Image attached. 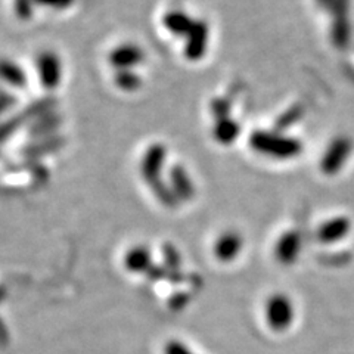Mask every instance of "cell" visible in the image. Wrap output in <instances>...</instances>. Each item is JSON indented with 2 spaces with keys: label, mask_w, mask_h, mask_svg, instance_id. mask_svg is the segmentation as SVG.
Returning a JSON list of instances; mask_svg holds the SVG:
<instances>
[{
  "label": "cell",
  "mask_w": 354,
  "mask_h": 354,
  "mask_svg": "<svg viewBox=\"0 0 354 354\" xmlns=\"http://www.w3.org/2000/svg\"><path fill=\"white\" fill-rule=\"evenodd\" d=\"M170 354H192L191 351H187L182 346H173L170 350Z\"/></svg>",
  "instance_id": "cell-10"
},
{
  "label": "cell",
  "mask_w": 354,
  "mask_h": 354,
  "mask_svg": "<svg viewBox=\"0 0 354 354\" xmlns=\"http://www.w3.org/2000/svg\"><path fill=\"white\" fill-rule=\"evenodd\" d=\"M214 135L216 139L220 140V143H232V140H235L239 135V127L234 121H230L225 117L221 118L220 123L216 126Z\"/></svg>",
  "instance_id": "cell-8"
},
{
  "label": "cell",
  "mask_w": 354,
  "mask_h": 354,
  "mask_svg": "<svg viewBox=\"0 0 354 354\" xmlns=\"http://www.w3.org/2000/svg\"><path fill=\"white\" fill-rule=\"evenodd\" d=\"M243 247V241L236 232H225L214 243V256L221 263L235 261Z\"/></svg>",
  "instance_id": "cell-5"
},
{
  "label": "cell",
  "mask_w": 354,
  "mask_h": 354,
  "mask_svg": "<svg viewBox=\"0 0 354 354\" xmlns=\"http://www.w3.org/2000/svg\"><path fill=\"white\" fill-rule=\"evenodd\" d=\"M251 148L266 155V157L278 158V160H290L300 155L303 147L300 140L292 138H285L274 135V133L268 131H256L251 135L250 139Z\"/></svg>",
  "instance_id": "cell-1"
},
{
  "label": "cell",
  "mask_w": 354,
  "mask_h": 354,
  "mask_svg": "<svg viewBox=\"0 0 354 354\" xmlns=\"http://www.w3.org/2000/svg\"><path fill=\"white\" fill-rule=\"evenodd\" d=\"M189 40H187L186 55L187 58L198 59L201 58L205 49H207V40H208V28L204 22H195L192 30L187 32Z\"/></svg>",
  "instance_id": "cell-7"
},
{
  "label": "cell",
  "mask_w": 354,
  "mask_h": 354,
  "mask_svg": "<svg viewBox=\"0 0 354 354\" xmlns=\"http://www.w3.org/2000/svg\"><path fill=\"white\" fill-rule=\"evenodd\" d=\"M303 248L301 235L295 230L283 234L274 247V257L282 266H292L300 257Z\"/></svg>",
  "instance_id": "cell-4"
},
{
  "label": "cell",
  "mask_w": 354,
  "mask_h": 354,
  "mask_svg": "<svg viewBox=\"0 0 354 354\" xmlns=\"http://www.w3.org/2000/svg\"><path fill=\"white\" fill-rule=\"evenodd\" d=\"M264 319L268 326L274 332L290 329L295 319V308L291 298L282 292L272 294L264 303Z\"/></svg>",
  "instance_id": "cell-2"
},
{
  "label": "cell",
  "mask_w": 354,
  "mask_h": 354,
  "mask_svg": "<svg viewBox=\"0 0 354 354\" xmlns=\"http://www.w3.org/2000/svg\"><path fill=\"white\" fill-rule=\"evenodd\" d=\"M164 22H165L164 26H167L174 32H189L195 24L191 18H187L182 12L169 14L167 17H165Z\"/></svg>",
  "instance_id": "cell-9"
},
{
  "label": "cell",
  "mask_w": 354,
  "mask_h": 354,
  "mask_svg": "<svg viewBox=\"0 0 354 354\" xmlns=\"http://www.w3.org/2000/svg\"><path fill=\"white\" fill-rule=\"evenodd\" d=\"M353 149V143L347 138H337L330 142L320 161V169L325 174L338 173L347 162Z\"/></svg>",
  "instance_id": "cell-3"
},
{
  "label": "cell",
  "mask_w": 354,
  "mask_h": 354,
  "mask_svg": "<svg viewBox=\"0 0 354 354\" xmlns=\"http://www.w3.org/2000/svg\"><path fill=\"white\" fill-rule=\"evenodd\" d=\"M351 229V223L347 217L330 218L317 229V239L322 243H335L344 239Z\"/></svg>",
  "instance_id": "cell-6"
}]
</instances>
